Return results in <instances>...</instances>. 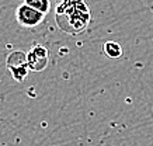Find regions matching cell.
Listing matches in <instances>:
<instances>
[{"mask_svg": "<svg viewBox=\"0 0 153 146\" xmlns=\"http://www.w3.org/2000/svg\"><path fill=\"white\" fill-rule=\"evenodd\" d=\"M56 25L70 35L83 33L91 21V13L84 0H58L55 9Z\"/></svg>", "mask_w": 153, "mask_h": 146, "instance_id": "cell-1", "label": "cell"}, {"mask_svg": "<svg viewBox=\"0 0 153 146\" xmlns=\"http://www.w3.org/2000/svg\"><path fill=\"white\" fill-rule=\"evenodd\" d=\"M6 66L10 70L14 80L17 82H24V79L27 77L30 66H28L27 61V53H24L23 51H13L10 53L7 59H6Z\"/></svg>", "mask_w": 153, "mask_h": 146, "instance_id": "cell-2", "label": "cell"}, {"mask_svg": "<svg viewBox=\"0 0 153 146\" xmlns=\"http://www.w3.org/2000/svg\"><path fill=\"white\" fill-rule=\"evenodd\" d=\"M45 14H42L41 11L30 7L28 4H21L16 10V20L17 23L24 27V28H35L44 21Z\"/></svg>", "mask_w": 153, "mask_h": 146, "instance_id": "cell-3", "label": "cell"}, {"mask_svg": "<svg viewBox=\"0 0 153 146\" xmlns=\"http://www.w3.org/2000/svg\"><path fill=\"white\" fill-rule=\"evenodd\" d=\"M27 61L31 72H42L48 66L49 62V52L44 45L35 44L30 48L27 53Z\"/></svg>", "mask_w": 153, "mask_h": 146, "instance_id": "cell-4", "label": "cell"}, {"mask_svg": "<svg viewBox=\"0 0 153 146\" xmlns=\"http://www.w3.org/2000/svg\"><path fill=\"white\" fill-rule=\"evenodd\" d=\"M102 52L107 58L110 59H118V58L122 56V47H121L118 42H114V41H107L104 45H102Z\"/></svg>", "mask_w": 153, "mask_h": 146, "instance_id": "cell-5", "label": "cell"}, {"mask_svg": "<svg viewBox=\"0 0 153 146\" xmlns=\"http://www.w3.org/2000/svg\"><path fill=\"white\" fill-rule=\"evenodd\" d=\"M24 3L38 11H41L42 14H47L51 10V0H24Z\"/></svg>", "mask_w": 153, "mask_h": 146, "instance_id": "cell-6", "label": "cell"}]
</instances>
